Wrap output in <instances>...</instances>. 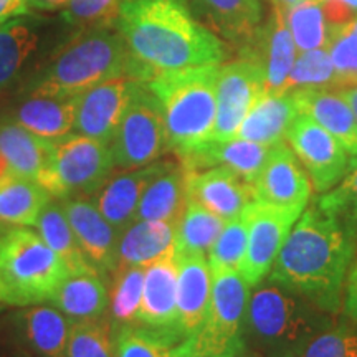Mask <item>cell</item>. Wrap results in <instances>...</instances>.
<instances>
[{
	"mask_svg": "<svg viewBox=\"0 0 357 357\" xmlns=\"http://www.w3.org/2000/svg\"><path fill=\"white\" fill-rule=\"evenodd\" d=\"M20 326L38 357H68L71 319L55 306H26L20 312Z\"/></svg>",
	"mask_w": 357,
	"mask_h": 357,
	"instance_id": "obj_30",
	"label": "cell"
},
{
	"mask_svg": "<svg viewBox=\"0 0 357 357\" xmlns=\"http://www.w3.org/2000/svg\"><path fill=\"white\" fill-rule=\"evenodd\" d=\"M316 200L326 211L336 213L357 234V155L351 158L349 169L341 182Z\"/></svg>",
	"mask_w": 357,
	"mask_h": 357,
	"instance_id": "obj_44",
	"label": "cell"
},
{
	"mask_svg": "<svg viewBox=\"0 0 357 357\" xmlns=\"http://www.w3.org/2000/svg\"><path fill=\"white\" fill-rule=\"evenodd\" d=\"M187 207L185 169L178 162L164 166L149 182L139 200L136 220H160L177 225Z\"/></svg>",
	"mask_w": 357,
	"mask_h": 357,
	"instance_id": "obj_27",
	"label": "cell"
},
{
	"mask_svg": "<svg viewBox=\"0 0 357 357\" xmlns=\"http://www.w3.org/2000/svg\"><path fill=\"white\" fill-rule=\"evenodd\" d=\"M187 202H194L225 222L242 215L253 202V185L227 166L185 171Z\"/></svg>",
	"mask_w": 357,
	"mask_h": 357,
	"instance_id": "obj_17",
	"label": "cell"
},
{
	"mask_svg": "<svg viewBox=\"0 0 357 357\" xmlns=\"http://www.w3.org/2000/svg\"><path fill=\"white\" fill-rule=\"evenodd\" d=\"M75 111L77 96L26 95L12 111L10 121L45 139L58 141L73 132Z\"/></svg>",
	"mask_w": 357,
	"mask_h": 357,
	"instance_id": "obj_25",
	"label": "cell"
},
{
	"mask_svg": "<svg viewBox=\"0 0 357 357\" xmlns=\"http://www.w3.org/2000/svg\"><path fill=\"white\" fill-rule=\"evenodd\" d=\"M242 56H252L265 70V93H283L287 79L296 61L298 48L287 25L284 12L273 7L270 20Z\"/></svg>",
	"mask_w": 357,
	"mask_h": 357,
	"instance_id": "obj_21",
	"label": "cell"
},
{
	"mask_svg": "<svg viewBox=\"0 0 357 357\" xmlns=\"http://www.w3.org/2000/svg\"><path fill=\"white\" fill-rule=\"evenodd\" d=\"M271 2H273V7L280 8V10H283V12H287L288 8L296 6V3L301 2V0H271Z\"/></svg>",
	"mask_w": 357,
	"mask_h": 357,
	"instance_id": "obj_49",
	"label": "cell"
},
{
	"mask_svg": "<svg viewBox=\"0 0 357 357\" xmlns=\"http://www.w3.org/2000/svg\"><path fill=\"white\" fill-rule=\"evenodd\" d=\"M144 276L146 266L118 268L111 275L113 281L109 289L108 319L114 333L124 326L136 323L144 289Z\"/></svg>",
	"mask_w": 357,
	"mask_h": 357,
	"instance_id": "obj_35",
	"label": "cell"
},
{
	"mask_svg": "<svg viewBox=\"0 0 357 357\" xmlns=\"http://www.w3.org/2000/svg\"><path fill=\"white\" fill-rule=\"evenodd\" d=\"M29 10L25 0H0V25Z\"/></svg>",
	"mask_w": 357,
	"mask_h": 357,
	"instance_id": "obj_46",
	"label": "cell"
},
{
	"mask_svg": "<svg viewBox=\"0 0 357 357\" xmlns=\"http://www.w3.org/2000/svg\"><path fill=\"white\" fill-rule=\"evenodd\" d=\"M268 146L235 137L230 141H207L176 154V158L185 171H204L215 166H227L253 185L268 158Z\"/></svg>",
	"mask_w": 357,
	"mask_h": 357,
	"instance_id": "obj_22",
	"label": "cell"
},
{
	"mask_svg": "<svg viewBox=\"0 0 357 357\" xmlns=\"http://www.w3.org/2000/svg\"><path fill=\"white\" fill-rule=\"evenodd\" d=\"M177 334L184 341L202 326L212 294V270L204 255H177Z\"/></svg>",
	"mask_w": 357,
	"mask_h": 357,
	"instance_id": "obj_20",
	"label": "cell"
},
{
	"mask_svg": "<svg viewBox=\"0 0 357 357\" xmlns=\"http://www.w3.org/2000/svg\"><path fill=\"white\" fill-rule=\"evenodd\" d=\"M352 25H354V30L357 32V17H356L354 20H352Z\"/></svg>",
	"mask_w": 357,
	"mask_h": 357,
	"instance_id": "obj_52",
	"label": "cell"
},
{
	"mask_svg": "<svg viewBox=\"0 0 357 357\" xmlns=\"http://www.w3.org/2000/svg\"><path fill=\"white\" fill-rule=\"evenodd\" d=\"M177 225L160 220H134L118 243V268L147 266L176 250Z\"/></svg>",
	"mask_w": 357,
	"mask_h": 357,
	"instance_id": "obj_28",
	"label": "cell"
},
{
	"mask_svg": "<svg viewBox=\"0 0 357 357\" xmlns=\"http://www.w3.org/2000/svg\"><path fill=\"white\" fill-rule=\"evenodd\" d=\"M250 284L240 271H212L211 305L200 328L174 347V357H248L245 312Z\"/></svg>",
	"mask_w": 357,
	"mask_h": 357,
	"instance_id": "obj_7",
	"label": "cell"
},
{
	"mask_svg": "<svg viewBox=\"0 0 357 357\" xmlns=\"http://www.w3.org/2000/svg\"><path fill=\"white\" fill-rule=\"evenodd\" d=\"M137 82L141 79L113 78L78 95L73 132L111 142L126 113Z\"/></svg>",
	"mask_w": 357,
	"mask_h": 357,
	"instance_id": "obj_15",
	"label": "cell"
},
{
	"mask_svg": "<svg viewBox=\"0 0 357 357\" xmlns=\"http://www.w3.org/2000/svg\"><path fill=\"white\" fill-rule=\"evenodd\" d=\"M284 17L298 53L326 48L328 22L324 17L323 0H301L288 8Z\"/></svg>",
	"mask_w": 357,
	"mask_h": 357,
	"instance_id": "obj_36",
	"label": "cell"
},
{
	"mask_svg": "<svg viewBox=\"0 0 357 357\" xmlns=\"http://www.w3.org/2000/svg\"><path fill=\"white\" fill-rule=\"evenodd\" d=\"M56 141L45 139L19 124L0 123V155L8 171L40 182L55 158Z\"/></svg>",
	"mask_w": 357,
	"mask_h": 357,
	"instance_id": "obj_24",
	"label": "cell"
},
{
	"mask_svg": "<svg viewBox=\"0 0 357 357\" xmlns=\"http://www.w3.org/2000/svg\"><path fill=\"white\" fill-rule=\"evenodd\" d=\"M247 252V218L242 213L223 225L220 235L208 250L212 271H240Z\"/></svg>",
	"mask_w": 357,
	"mask_h": 357,
	"instance_id": "obj_40",
	"label": "cell"
},
{
	"mask_svg": "<svg viewBox=\"0 0 357 357\" xmlns=\"http://www.w3.org/2000/svg\"><path fill=\"white\" fill-rule=\"evenodd\" d=\"M68 357H116V337L108 316L71 321Z\"/></svg>",
	"mask_w": 357,
	"mask_h": 357,
	"instance_id": "obj_38",
	"label": "cell"
},
{
	"mask_svg": "<svg viewBox=\"0 0 357 357\" xmlns=\"http://www.w3.org/2000/svg\"><path fill=\"white\" fill-rule=\"evenodd\" d=\"M225 223L223 218L208 212L207 208L187 202L184 215L177 223L176 253L207 257L208 250L212 248Z\"/></svg>",
	"mask_w": 357,
	"mask_h": 357,
	"instance_id": "obj_34",
	"label": "cell"
},
{
	"mask_svg": "<svg viewBox=\"0 0 357 357\" xmlns=\"http://www.w3.org/2000/svg\"><path fill=\"white\" fill-rule=\"evenodd\" d=\"M291 357H357V323L349 316H336L307 339Z\"/></svg>",
	"mask_w": 357,
	"mask_h": 357,
	"instance_id": "obj_37",
	"label": "cell"
},
{
	"mask_svg": "<svg viewBox=\"0 0 357 357\" xmlns=\"http://www.w3.org/2000/svg\"><path fill=\"white\" fill-rule=\"evenodd\" d=\"M109 146L119 171L149 166L169 153L162 106L146 82H137Z\"/></svg>",
	"mask_w": 357,
	"mask_h": 357,
	"instance_id": "obj_9",
	"label": "cell"
},
{
	"mask_svg": "<svg viewBox=\"0 0 357 357\" xmlns=\"http://www.w3.org/2000/svg\"><path fill=\"white\" fill-rule=\"evenodd\" d=\"M339 314L319 310L305 296L263 280L250 294L245 312V342L248 354L291 357L312 334L326 328Z\"/></svg>",
	"mask_w": 357,
	"mask_h": 357,
	"instance_id": "obj_4",
	"label": "cell"
},
{
	"mask_svg": "<svg viewBox=\"0 0 357 357\" xmlns=\"http://www.w3.org/2000/svg\"><path fill=\"white\" fill-rule=\"evenodd\" d=\"M71 229L84 255L102 278H108L118 265V243L121 231L101 215L91 197L61 199Z\"/></svg>",
	"mask_w": 357,
	"mask_h": 357,
	"instance_id": "obj_16",
	"label": "cell"
},
{
	"mask_svg": "<svg viewBox=\"0 0 357 357\" xmlns=\"http://www.w3.org/2000/svg\"><path fill=\"white\" fill-rule=\"evenodd\" d=\"M265 93V70L257 58L242 56L218 66L217 118L211 141L235 139L245 116Z\"/></svg>",
	"mask_w": 357,
	"mask_h": 357,
	"instance_id": "obj_11",
	"label": "cell"
},
{
	"mask_svg": "<svg viewBox=\"0 0 357 357\" xmlns=\"http://www.w3.org/2000/svg\"><path fill=\"white\" fill-rule=\"evenodd\" d=\"M357 255V234L336 213L307 204L289 231L268 278L339 314L347 271Z\"/></svg>",
	"mask_w": 357,
	"mask_h": 357,
	"instance_id": "obj_1",
	"label": "cell"
},
{
	"mask_svg": "<svg viewBox=\"0 0 357 357\" xmlns=\"http://www.w3.org/2000/svg\"><path fill=\"white\" fill-rule=\"evenodd\" d=\"M66 275L63 261L37 231L0 225V305H43Z\"/></svg>",
	"mask_w": 357,
	"mask_h": 357,
	"instance_id": "obj_6",
	"label": "cell"
},
{
	"mask_svg": "<svg viewBox=\"0 0 357 357\" xmlns=\"http://www.w3.org/2000/svg\"><path fill=\"white\" fill-rule=\"evenodd\" d=\"M242 213L247 218V252L240 275L250 288H253L270 275L289 231L303 211L253 200Z\"/></svg>",
	"mask_w": 357,
	"mask_h": 357,
	"instance_id": "obj_10",
	"label": "cell"
},
{
	"mask_svg": "<svg viewBox=\"0 0 357 357\" xmlns=\"http://www.w3.org/2000/svg\"><path fill=\"white\" fill-rule=\"evenodd\" d=\"M192 15L212 26V32L242 47L255 42L261 30L260 0H184Z\"/></svg>",
	"mask_w": 357,
	"mask_h": 357,
	"instance_id": "obj_19",
	"label": "cell"
},
{
	"mask_svg": "<svg viewBox=\"0 0 357 357\" xmlns=\"http://www.w3.org/2000/svg\"><path fill=\"white\" fill-rule=\"evenodd\" d=\"M344 307L346 316L357 323V257L347 271L344 283Z\"/></svg>",
	"mask_w": 357,
	"mask_h": 357,
	"instance_id": "obj_45",
	"label": "cell"
},
{
	"mask_svg": "<svg viewBox=\"0 0 357 357\" xmlns=\"http://www.w3.org/2000/svg\"><path fill=\"white\" fill-rule=\"evenodd\" d=\"M118 29L141 82L167 71L220 65L227 58L218 35L192 15L184 0H124Z\"/></svg>",
	"mask_w": 357,
	"mask_h": 357,
	"instance_id": "obj_2",
	"label": "cell"
},
{
	"mask_svg": "<svg viewBox=\"0 0 357 357\" xmlns=\"http://www.w3.org/2000/svg\"><path fill=\"white\" fill-rule=\"evenodd\" d=\"M124 0H70L61 17L78 30L118 29Z\"/></svg>",
	"mask_w": 357,
	"mask_h": 357,
	"instance_id": "obj_42",
	"label": "cell"
},
{
	"mask_svg": "<svg viewBox=\"0 0 357 357\" xmlns=\"http://www.w3.org/2000/svg\"><path fill=\"white\" fill-rule=\"evenodd\" d=\"M70 0H25L26 7L37 8V10H58L65 8Z\"/></svg>",
	"mask_w": 357,
	"mask_h": 357,
	"instance_id": "obj_47",
	"label": "cell"
},
{
	"mask_svg": "<svg viewBox=\"0 0 357 357\" xmlns=\"http://www.w3.org/2000/svg\"><path fill=\"white\" fill-rule=\"evenodd\" d=\"M167 160H155L149 166L111 174L101 189L93 195V202L118 231L128 229L136 220V211L139 200L149 182L162 171Z\"/></svg>",
	"mask_w": 357,
	"mask_h": 357,
	"instance_id": "obj_18",
	"label": "cell"
},
{
	"mask_svg": "<svg viewBox=\"0 0 357 357\" xmlns=\"http://www.w3.org/2000/svg\"><path fill=\"white\" fill-rule=\"evenodd\" d=\"M337 93L347 101V105L351 106L352 113H354L357 119V84H352V86H344V88H336Z\"/></svg>",
	"mask_w": 357,
	"mask_h": 357,
	"instance_id": "obj_48",
	"label": "cell"
},
{
	"mask_svg": "<svg viewBox=\"0 0 357 357\" xmlns=\"http://www.w3.org/2000/svg\"><path fill=\"white\" fill-rule=\"evenodd\" d=\"M312 195L311 178L287 141L270 146L268 158L253 182L258 202L305 211Z\"/></svg>",
	"mask_w": 357,
	"mask_h": 357,
	"instance_id": "obj_13",
	"label": "cell"
},
{
	"mask_svg": "<svg viewBox=\"0 0 357 357\" xmlns=\"http://www.w3.org/2000/svg\"><path fill=\"white\" fill-rule=\"evenodd\" d=\"M8 172H10V171H8V166H7V162H6V160H3L2 155H0V181H2V178L6 177Z\"/></svg>",
	"mask_w": 357,
	"mask_h": 357,
	"instance_id": "obj_50",
	"label": "cell"
},
{
	"mask_svg": "<svg viewBox=\"0 0 357 357\" xmlns=\"http://www.w3.org/2000/svg\"><path fill=\"white\" fill-rule=\"evenodd\" d=\"M326 48L334 66V89L357 84V32L352 22L328 25Z\"/></svg>",
	"mask_w": 357,
	"mask_h": 357,
	"instance_id": "obj_39",
	"label": "cell"
},
{
	"mask_svg": "<svg viewBox=\"0 0 357 357\" xmlns=\"http://www.w3.org/2000/svg\"><path fill=\"white\" fill-rule=\"evenodd\" d=\"M50 199L38 182L8 172L0 181V225L35 227Z\"/></svg>",
	"mask_w": 357,
	"mask_h": 357,
	"instance_id": "obj_32",
	"label": "cell"
},
{
	"mask_svg": "<svg viewBox=\"0 0 357 357\" xmlns=\"http://www.w3.org/2000/svg\"><path fill=\"white\" fill-rule=\"evenodd\" d=\"M298 114L300 109L293 93H263L245 116L236 137L270 147L284 139Z\"/></svg>",
	"mask_w": 357,
	"mask_h": 357,
	"instance_id": "obj_26",
	"label": "cell"
},
{
	"mask_svg": "<svg viewBox=\"0 0 357 357\" xmlns=\"http://www.w3.org/2000/svg\"><path fill=\"white\" fill-rule=\"evenodd\" d=\"M50 303L71 321L100 319L108 316L109 289L95 271L66 275Z\"/></svg>",
	"mask_w": 357,
	"mask_h": 357,
	"instance_id": "obj_29",
	"label": "cell"
},
{
	"mask_svg": "<svg viewBox=\"0 0 357 357\" xmlns=\"http://www.w3.org/2000/svg\"><path fill=\"white\" fill-rule=\"evenodd\" d=\"M121 77L137 79V68L119 29L79 30L30 79L26 95L78 96Z\"/></svg>",
	"mask_w": 357,
	"mask_h": 357,
	"instance_id": "obj_3",
	"label": "cell"
},
{
	"mask_svg": "<svg viewBox=\"0 0 357 357\" xmlns=\"http://www.w3.org/2000/svg\"><path fill=\"white\" fill-rule=\"evenodd\" d=\"M289 93H293L300 113L333 134L351 155H357V119L337 89L310 88Z\"/></svg>",
	"mask_w": 357,
	"mask_h": 357,
	"instance_id": "obj_23",
	"label": "cell"
},
{
	"mask_svg": "<svg viewBox=\"0 0 357 357\" xmlns=\"http://www.w3.org/2000/svg\"><path fill=\"white\" fill-rule=\"evenodd\" d=\"M342 3H346L347 7H351L352 10L356 12V15H357V0H341Z\"/></svg>",
	"mask_w": 357,
	"mask_h": 357,
	"instance_id": "obj_51",
	"label": "cell"
},
{
	"mask_svg": "<svg viewBox=\"0 0 357 357\" xmlns=\"http://www.w3.org/2000/svg\"><path fill=\"white\" fill-rule=\"evenodd\" d=\"M113 171L109 142L71 132L56 141L52 167L38 184L58 200L93 197Z\"/></svg>",
	"mask_w": 357,
	"mask_h": 357,
	"instance_id": "obj_8",
	"label": "cell"
},
{
	"mask_svg": "<svg viewBox=\"0 0 357 357\" xmlns=\"http://www.w3.org/2000/svg\"><path fill=\"white\" fill-rule=\"evenodd\" d=\"M284 141L301 160L311 178L312 190L318 194L336 187L349 169L352 155L310 116L298 114L284 134Z\"/></svg>",
	"mask_w": 357,
	"mask_h": 357,
	"instance_id": "obj_12",
	"label": "cell"
},
{
	"mask_svg": "<svg viewBox=\"0 0 357 357\" xmlns=\"http://www.w3.org/2000/svg\"><path fill=\"white\" fill-rule=\"evenodd\" d=\"M218 66L167 71L146 82L162 106L169 151L174 154L212 139L217 118Z\"/></svg>",
	"mask_w": 357,
	"mask_h": 357,
	"instance_id": "obj_5",
	"label": "cell"
},
{
	"mask_svg": "<svg viewBox=\"0 0 357 357\" xmlns=\"http://www.w3.org/2000/svg\"><path fill=\"white\" fill-rule=\"evenodd\" d=\"M310 88H334V66L328 48L301 52L296 56L283 93Z\"/></svg>",
	"mask_w": 357,
	"mask_h": 357,
	"instance_id": "obj_41",
	"label": "cell"
},
{
	"mask_svg": "<svg viewBox=\"0 0 357 357\" xmlns=\"http://www.w3.org/2000/svg\"><path fill=\"white\" fill-rule=\"evenodd\" d=\"M178 344L177 334V258L176 250L146 266L144 289L136 323Z\"/></svg>",
	"mask_w": 357,
	"mask_h": 357,
	"instance_id": "obj_14",
	"label": "cell"
},
{
	"mask_svg": "<svg viewBox=\"0 0 357 357\" xmlns=\"http://www.w3.org/2000/svg\"><path fill=\"white\" fill-rule=\"evenodd\" d=\"M38 32L24 19H12L0 25V95L22 78L26 63L38 50Z\"/></svg>",
	"mask_w": 357,
	"mask_h": 357,
	"instance_id": "obj_33",
	"label": "cell"
},
{
	"mask_svg": "<svg viewBox=\"0 0 357 357\" xmlns=\"http://www.w3.org/2000/svg\"><path fill=\"white\" fill-rule=\"evenodd\" d=\"M116 357H174V344L141 326H124L114 333Z\"/></svg>",
	"mask_w": 357,
	"mask_h": 357,
	"instance_id": "obj_43",
	"label": "cell"
},
{
	"mask_svg": "<svg viewBox=\"0 0 357 357\" xmlns=\"http://www.w3.org/2000/svg\"><path fill=\"white\" fill-rule=\"evenodd\" d=\"M37 234L42 236L45 243L56 253L58 258L63 261L68 275L75 273H89L98 271L89 263L84 252L79 247L77 235L71 229L68 217L63 211V205L58 199H50L45 205L38 220L35 223Z\"/></svg>",
	"mask_w": 357,
	"mask_h": 357,
	"instance_id": "obj_31",
	"label": "cell"
}]
</instances>
